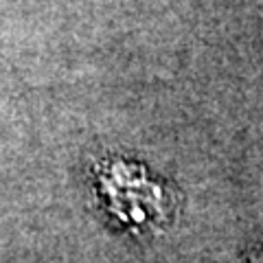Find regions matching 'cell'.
<instances>
[{
	"instance_id": "obj_1",
	"label": "cell",
	"mask_w": 263,
	"mask_h": 263,
	"mask_svg": "<svg viewBox=\"0 0 263 263\" xmlns=\"http://www.w3.org/2000/svg\"><path fill=\"white\" fill-rule=\"evenodd\" d=\"M259 263H263V259H261V261H259Z\"/></svg>"
}]
</instances>
